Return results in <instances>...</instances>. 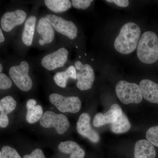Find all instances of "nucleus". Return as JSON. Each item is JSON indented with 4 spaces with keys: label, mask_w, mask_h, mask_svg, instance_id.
<instances>
[{
    "label": "nucleus",
    "mask_w": 158,
    "mask_h": 158,
    "mask_svg": "<svg viewBox=\"0 0 158 158\" xmlns=\"http://www.w3.org/2000/svg\"><path fill=\"white\" fill-rule=\"evenodd\" d=\"M45 17L59 34L71 40L77 38L78 29L73 22L53 14L47 15Z\"/></svg>",
    "instance_id": "nucleus-5"
},
{
    "label": "nucleus",
    "mask_w": 158,
    "mask_h": 158,
    "mask_svg": "<svg viewBox=\"0 0 158 158\" xmlns=\"http://www.w3.org/2000/svg\"><path fill=\"white\" fill-rule=\"evenodd\" d=\"M53 79L57 86L65 88L69 79L77 80V71L74 65H71L65 70L57 72L54 75Z\"/></svg>",
    "instance_id": "nucleus-19"
},
{
    "label": "nucleus",
    "mask_w": 158,
    "mask_h": 158,
    "mask_svg": "<svg viewBox=\"0 0 158 158\" xmlns=\"http://www.w3.org/2000/svg\"><path fill=\"white\" fill-rule=\"evenodd\" d=\"M0 158H3L2 155V152H0Z\"/></svg>",
    "instance_id": "nucleus-32"
},
{
    "label": "nucleus",
    "mask_w": 158,
    "mask_h": 158,
    "mask_svg": "<svg viewBox=\"0 0 158 158\" xmlns=\"http://www.w3.org/2000/svg\"><path fill=\"white\" fill-rule=\"evenodd\" d=\"M77 71V87L81 90H87L92 88L95 79L93 68L89 64H83L80 61L75 62Z\"/></svg>",
    "instance_id": "nucleus-8"
},
{
    "label": "nucleus",
    "mask_w": 158,
    "mask_h": 158,
    "mask_svg": "<svg viewBox=\"0 0 158 158\" xmlns=\"http://www.w3.org/2000/svg\"><path fill=\"white\" fill-rule=\"evenodd\" d=\"M106 2H108L114 3L117 6L123 7V8L127 7L129 4V2L127 0H111V1L107 0L106 1Z\"/></svg>",
    "instance_id": "nucleus-28"
},
{
    "label": "nucleus",
    "mask_w": 158,
    "mask_h": 158,
    "mask_svg": "<svg viewBox=\"0 0 158 158\" xmlns=\"http://www.w3.org/2000/svg\"><path fill=\"white\" fill-rule=\"evenodd\" d=\"M116 91L117 97L124 104H139L143 98L140 86L135 83L119 81L116 85Z\"/></svg>",
    "instance_id": "nucleus-4"
},
{
    "label": "nucleus",
    "mask_w": 158,
    "mask_h": 158,
    "mask_svg": "<svg viewBox=\"0 0 158 158\" xmlns=\"http://www.w3.org/2000/svg\"><path fill=\"white\" fill-rule=\"evenodd\" d=\"M23 158H45L42 150L36 148L30 154L25 155Z\"/></svg>",
    "instance_id": "nucleus-27"
},
{
    "label": "nucleus",
    "mask_w": 158,
    "mask_h": 158,
    "mask_svg": "<svg viewBox=\"0 0 158 158\" xmlns=\"http://www.w3.org/2000/svg\"><path fill=\"white\" fill-rule=\"evenodd\" d=\"M123 113L121 107L117 104H114L106 113L96 114L93 119L94 126L97 127L106 124H112L117 120Z\"/></svg>",
    "instance_id": "nucleus-13"
},
{
    "label": "nucleus",
    "mask_w": 158,
    "mask_h": 158,
    "mask_svg": "<svg viewBox=\"0 0 158 158\" xmlns=\"http://www.w3.org/2000/svg\"><path fill=\"white\" fill-rule=\"evenodd\" d=\"M30 65L26 61H22L18 65H12L9 69V76L20 90L27 92L32 89L33 81L30 75Z\"/></svg>",
    "instance_id": "nucleus-3"
},
{
    "label": "nucleus",
    "mask_w": 158,
    "mask_h": 158,
    "mask_svg": "<svg viewBox=\"0 0 158 158\" xmlns=\"http://www.w3.org/2000/svg\"><path fill=\"white\" fill-rule=\"evenodd\" d=\"M3 65H2V63L0 64V73H2L3 71Z\"/></svg>",
    "instance_id": "nucleus-31"
},
{
    "label": "nucleus",
    "mask_w": 158,
    "mask_h": 158,
    "mask_svg": "<svg viewBox=\"0 0 158 158\" xmlns=\"http://www.w3.org/2000/svg\"><path fill=\"white\" fill-rule=\"evenodd\" d=\"M137 56L141 62L152 64L158 60V37L152 31L141 35L137 46Z\"/></svg>",
    "instance_id": "nucleus-2"
},
{
    "label": "nucleus",
    "mask_w": 158,
    "mask_h": 158,
    "mask_svg": "<svg viewBox=\"0 0 158 158\" xmlns=\"http://www.w3.org/2000/svg\"><path fill=\"white\" fill-rule=\"evenodd\" d=\"M90 121V116L88 113L81 114L77 122V131L93 143H97L100 141V136L97 132L91 127Z\"/></svg>",
    "instance_id": "nucleus-11"
},
{
    "label": "nucleus",
    "mask_w": 158,
    "mask_h": 158,
    "mask_svg": "<svg viewBox=\"0 0 158 158\" xmlns=\"http://www.w3.org/2000/svg\"><path fill=\"white\" fill-rule=\"evenodd\" d=\"M142 96L145 100L152 103L158 104V85L154 82L144 79L139 85Z\"/></svg>",
    "instance_id": "nucleus-14"
},
{
    "label": "nucleus",
    "mask_w": 158,
    "mask_h": 158,
    "mask_svg": "<svg viewBox=\"0 0 158 158\" xmlns=\"http://www.w3.org/2000/svg\"><path fill=\"white\" fill-rule=\"evenodd\" d=\"M131 127V124L129 120L123 113L118 117L116 122L110 124L111 131L116 134L127 132Z\"/></svg>",
    "instance_id": "nucleus-21"
},
{
    "label": "nucleus",
    "mask_w": 158,
    "mask_h": 158,
    "mask_svg": "<svg viewBox=\"0 0 158 158\" xmlns=\"http://www.w3.org/2000/svg\"><path fill=\"white\" fill-rule=\"evenodd\" d=\"M148 141L158 147V126L150 128L146 133Z\"/></svg>",
    "instance_id": "nucleus-23"
},
{
    "label": "nucleus",
    "mask_w": 158,
    "mask_h": 158,
    "mask_svg": "<svg viewBox=\"0 0 158 158\" xmlns=\"http://www.w3.org/2000/svg\"><path fill=\"white\" fill-rule=\"evenodd\" d=\"M49 100L62 113H76L81 107V102L77 97H66L59 94L52 93L49 96Z\"/></svg>",
    "instance_id": "nucleus-6"
},
{
    "label": "nucleus",
    "mask_w": 158,
    "mask_h": 158,
    "mask_svg": "<svg viewBox=\"0 0 158 158\" xmlns=\"http://www.w3.org/2000/svg\"><path fill=\"white\" fill-rule=\"evenodd\" d=\"M44 3L49 10L56 13L68 11L72 6L69 0H45Z\"/></svg>",
    "instance_id": "nucleus-20"
},
{
    "label": "nucleus",
    "mask_w": 158,
    "mask_h": 158,
    "mask_svg": "<svg viewBox=\"0 0 158 158\" xmlns=\"http://www.w3.org/2000/svg\"><path fill=\"white\" fill-rule=\"evenodd\" d=\"M12 81L6 74L0 73V89L1 90H7L12 87Z\"/></svg>",
    "instance_id": "nucleus-25"
},
{
    "label": "nucleus",
    "mask_w": 158,
    "mask_h": 158,
    "mask_svg": "<svg viewBox=\"0 0 158 158\" xmlns=\"http://www.w3.org/2000/svg\"><path fill=\"white\" fill-rule=\"evenodd\" d=\"M37 21L36 15H31L27 18L24 23L22 33V40L26 46L30 47L33 44Z\"/></svg>",
    "instance_id": "nucleus-15"
},
{
    "label": "nucleus",
    "mask_w": 158,
    "mask_h": 158,
    "mask_svg": "<svg viewBox=\"0 0 158 158\" xmlns=\"http://www.w3.org/2000/svg\"><path fill=\"white\" fill-rule=\"evenodd\" d=\"M36 30L39 35V45L43 46L45 44H49L54 41L55 38V29L46 19L41 17L37 21Z\"/></svg>",
    "instance_id": "nucleus-12"
},
{
    "label": "nucleus",
    "mask_w": 158,
    "mask_h": 158,
    "mask_svg": "<svg viewBox=\"0 0 158 158\" xmlns=\"http://www.w3.org/2000/svg\"><path fill=\"white\" fill-rule=\"evenodd\" d=\"M9 118L8 116L0 115V127L1 128H6L9 125Z\"/></svg>",
    "instance_id": "nucleus-29"
},
{
    "label": "nucleus",
    "mask_w": 158,
    "mask_h": 158,
    "mask_svg": "<svg viewBox=\"0 0 158 158\" xmlns=\"http://www.w3.org/2000/svg\"><path fill=\"white\" fill-rule=\"evenodd\" d=\"M58 149L63 153L70 155L69 158H84L85 151L76 142L73 141H62L58 145Z\"/></svg>",
    "instance_id": "nucleus-18"
},
{
    "label": "nucleus",
    "mask_w": 158,
    "mask_h": 158,
    "mask_svg": "<svg viewBox=\"0 0 158 158\" xmlns=\"http://www.w3.org/2000/svg\"><path fill=\"white\" fill-rule=\"evenodd\" d=\"M93 2L91 0H72V5L74 8L78 9H86L90 6Z\"/></svg>",
    "instance_id": "nucleus-26"
},
{
    "label": "nucleus",
    "mask_w": 158,
    "mask_h": 158,
    "mask_svg": "<svg viewBox=\"0 0 158 158\" xmlns=\"http://www.w3.org/2000/svg\"><path fill=\"white\" fill-rule=\"evenodd\" d=\"M3 158H22L17 151L9 146H4L1 151Z\"/></svg>",
    "instance_id": "nucleus-24"
},
{
    "label": "nucleus",
    "mask_w": 158,
    "mask_h": 158,
    "mask_svg": "<svg viewBox=\"0 0 158 158\" xmlns=\"http://www.w3.org/2000/svg\"><path fill=\"white\" fill-rule=\"evenodd\" d=\"M17 105L16 101L12 96L8 95L0 100V115L10 114L15 109Z\"/></svg>",
    "instance_id": "nucleus-22"
},
{
    "label": "nucleus",
    "mask_w": 158,
    "mask_h": 158,
    "mask_svg": "<svg viewBox=\"0 0 158 158\" xmlns=\"http://www.w3.org/2000/svg\"><path fill=\"white\" fill-rule=\"evenodd\" d=\"M134 156L135 158H156L155 148L148 140H139L135 145Z\"/></svg>",
    "instance_id": "nucleus-16"
},
{
    "label": "nucleus",
    "mask_w": 158,
    "mask_h": 158,
    "mask_svg": "<svg viewBox=\"0 0 158 158\" xmlns=\"http://www.w3.org/2000/svg\"><path fill=\"white\" fill-rule=\"evenodd\" d=\"M40 124L44 128H55L57 133L60 135L64 134L70 125L68 118L64 114H56L49 111H46L43 114Z\"/></svg>",
    "instance_id": "nucleus-7"
},
{
    "label": "nucleus",
    "mask_w": 158,
    "mask_h": 158,
    "mask_svg": "<svg viewBox=\"0 0 158 158\" xmlns=\"http://www.w3.org/2000/svg\"><path fill=\"white\" fill-rule=\"evenodd\" d=\"M27 113L26 120L31 124H34L40 120L43 116V110L40 105H37V101L34 99H30L26 102Z\"/></svg>",
    "instance_id": "nucleus-17"
},
{
    "label": "nucleus",
    "mask_w": 158,
    "mask_h": 158,
    "mask_svg": "<svg viewBox=\"0 0 158 158\" xmlns=\"http://www.w3.org/2000/svg\"><path fill=\"white\" fill-rule=\"evenodd\" d=\"M5 41V37L3 34L2 30L0 28V43L1 44L3 43Z\"/></svg>",
    "instance_id": "nucleus-30"
},
{
    "label": "nucleus",
    "mask_w": 158,
    "mask_h": 158,
    "mask_svg": "<svg viewBox=\"0 0 158 158\" xmlns=\"http://www.w3.org/2000/svg\"><path fill=\"white\" fill-rule=\"evenodd\" d=\"M27 12L23 9L7 11L1 18V28L5 32H11L17 26L24 23L27 18Z\"/></svg>",
    "instance_id": "nucleus-10"
},
{
    "label": "nucleus",
    "mask_w": 158,
    "mask_h": 158,
    "mask_svg": "<svg viewBox=\"0 0 158 158\" xmlns=\"http://www.w3.org/2000/svg\"><path fill=\"white\" fill-rule=\"evenodd\" d=\"M69 52L65 47H61L43 57L40 61L41 66L48 71L62 68L68 60Z\"/></svg>",
    "instance_id": "nucleus-9"
},
{
    "label": "nucleus",
    "mask_w": 158,
    "mask_h": 158,
    "mask_svg": "<svg viewBox=\"0 0 158 158\" xmlns=\"http://www.w3.org/2000/svg\"><path fill=\"white\" fill-rule=\"evenodd\" d=\"M140 34V27L135 23L129 22L125 24L115 39V49L124 55L131 53L138 46Z\"/></svg>",
    "instance_id": "nucleus-1"
}]
</instances>
